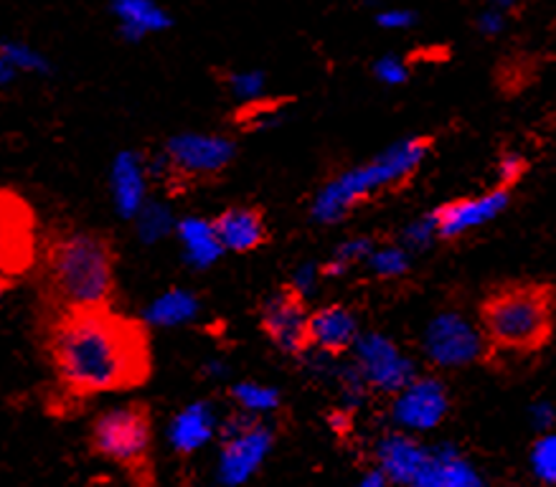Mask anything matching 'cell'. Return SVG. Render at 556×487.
<instances>
[{
  "label": "cell",
  "mask_w": 556,
  "mask_h": 487,
  "mask_svg": "<svg viewBox=\"0 0 556 487\" xmlns=\"http://www.w3.org/2000/svg\"><path fill=\"white\" fill-rule=\"evenodd\" d=\"M148 328L110 307L59 310L49 328V358L59 386L77 399L125 392L150 371Z\"/></svg>",
  "instance_id": "obj_1"
},
{
  "label": "cell",
  "mask_w": 556,
  "mask_h": 487,
  "mask_svg": "<svg viewBox=\"0 0 556 487\" xmlns=\"http://www.w3.org/2000/svg\"><path fill=\"white\" fill-rule=\"evenodd\" d=\"M115 249L100 231L72 229L49 244L43 282L59 310H100L115 297Z\"/></svg>",
  "instance_id": "obj_2"
},
{
  "label": "cell",
  "mask_w": 556,
  "mask_h": 487,
  "mask_svg": "<svg viewBox=\"0 0 556 487\" xmlns=\"http://www.w3.org/2000/svg\"><path fill=\"white\" fill-rule=\"evenodd\" d=\"M430 148V138H402L381 150L379 155H374L371 161L341 170L323 183L313 196V221L323 223V227H336V223L349 219L356 208L377 198L379 193L400 189L425 166Z\"/></svg>",
  "instance_id": "obj_3"
},
{
  "label": "cell",
  "mask_w": 556,
  "mask_h": 487,
  "mask_svg": "<svg viewBox=\"0 0 556 487\" xmlns=\"http://www.w3.org/2000/svg\"><path fill=\"white\" fill-rule=\"evenodd\" d=\"M480 331L488 348L526 356L544 348L554 331V297L546 284H508L491 292L480 307Z\"/></svg>",
  "instance_id": "obj_4"
},
{
  "label": "cell",
  "mask_w": 556,
  "mask_h": 487,
  "mask_svg": "<svg viewBox=\"0 0 556 487\" xmlns=\"http://www.w3.org/2000/svg\"><path fill=\"white\" fill-rule=\"evenodd\" d=\"M275 426L231 409L222 419L212 477L216 487H247L275 452Z\"/></svg>",
  "instance_id": "obj_5"
},
{
  "label": "cell",
  "mask_w": 556,
  "mask_h": 487,
  "mask_svg": "<svg viewBox=\"0 0 556 487\" xmlns=\"http://www.w3.org/2000/svg\"><path fill=\"white\" fill-rule=\"evenodd\" d=\"M92 452L125 470H146L153 452V419L142 403L110 407L89 430Z\"/></svg>",
  "instance_id": "obj_6"
},
{
  "label": "cell",
  "mask_w": 556,
  "mask_h": 487,
  "mask_svg": "<svg viewBox=\"0 0 556 487\" xmlns=\"http://www.w3.org/2000/svg\"><path fill=\"white\" fill-rule=\"evenodd\" d=\"M157 153L168 168V181H208L235 163L237 142L219 132L186 130L170 134Z\"/></svg>",
  "instance_id": "obj_7"
},
{
  "label": "cell",
  "mask_w": 556,
  "mask_h": 487,
  "mask_svg": "<svg viewBox=\"0 0 556 487\" xmlns=\"http://www.w3.org/2000/svg\"><path fill=\"white\" fill-rule=\"evenodd\" d=\"M349 358L368 392L379 396H394L417 376V363L412 361V356L404 354L394 338L379 331H361Z\"/></svg>",
  "instance_id": "obj_8"
},
{
  "label": "cell",
  "mask_w": 556,
  "mask_h": 487,
  "mask_svg": "<svg viewBox=\"0 0 556 487\" xmlns=\"http://www.w3.org/2000/svg\"><path fill=\"white\" fill-rule=\"evenodd\" d=\"M488 341L478 322L463 312L445 310L427 322L422 354L438 369H465L485 356Z\"/></svg>",
  "instance_id": "obj_9"
},
{
  "label": "cell",
  "mask_w": 556,
  "mask_h": 487,
  "mask_svg": "<svg viewBox=\"0 0 556 487\" xmlns=\"http://www.w3.org/2000/svg\"><path fill=\"white\" fill-rule=\"evenodd\" d=\"M450 392L438 376H417L407 386L400 388L392 396V407H389V419H392L394 430L417 434H430L440 430L442 422L450 416Z\"/></svg>",
  "instance_id": "obj_10"
},
{
  "label": "cell",
  "mask_w": 556,
  "mask_h": 487,
  "mask_svg": "<svg viewBox=\"0 0 556 487\" xmlns=\"http://www.w3.org/2000/svg\"><path fill=\"white\" fill-rule=\"evenodd\" d=\"M307 320H311V312L305 310V303L298 295H292L288 287L269 292L262 303V331L280 354L290 358H300L311 348Z\"/></svg>",
  "instance_id": "obj_11"
},
{
  "label": "cell",
  "mask_w": 556,
  "mask_h": 487,
  "mask_svg": "<svg viewBox=\"0 0 556 487\" xmlns=\"http://www.w3.org/2000/svg\"><path fill=\"white\" fill-rule=\"evenodd\" d=\"M508 206L510 189H503V185H495V189L478 193V196L447 201V204L432 208L438 236L442 242H455V239L470 234V231L493 223Z\"/></svg>",
  "instance_id": "obj_12"
},
{
  "label": "cell",
  "mask_w": 556,
  "mask_h": 487,
  "mask_svg": "<svg viewBox=\"0 0 556 487\" xmlns=\"http://www.w3.org/2000/svg\"><path fill=\"white\" fill-rule=\"evenodd\" d=\"M222 419L219 407L208 399H197L180 407L165 426V441H168L170 452L178 457H193L216 445Z\"/></svg>",
  "instance_id": "obj_13"
},
{
  "label": "cell",
  "mask_w": 556,
  "mask_h": 487,
  "mask_svg": "<svg viewBox=\"0 0 556 487\" xmlns=\"http://www.w3.org/2000/svg\"><path fill=\"white\" fill-rule=\"evenodd\" d=\"M150 168H148V155H142L140 150L125 148L112 157L110 174H108V189L112 208L119 219L132 221L142 206L150 198Z\"/></svg>",
  "instance_id": "obj_14"
},
{
  "label": "cell",
  "mask_w": 556,
  "mask_h": 487,
  "mask_svg": "<svg viewBox=\"0 0 556 487\" xmlns=\"http://www.w3.org/2000/svg\"><path fill=\"white\" fill-rule=\"evenodd\" d=\"M427 454H430V445H425L417 434L402 430L384 432L371 449L374 467L392 483V487H407L417 477Z\"/></svg>",
  "instance_id": "obj_15"
},
{
  "label": "cell",
  "mask_w": 556,
  "mask_h": 487,
  "mask_svg": "<svg viewBox=\"0 0 556 487\" xmlns=\"http://www.w3.org/2000/svg\"><path fill=\"white\" fill-rule=\"evenodd\" d=\"M407 487H488L483 470L453 441L430 445V454Z\"/></svg>",
  "instance_id": "obj_16"
},
{
  "label": "cell",
  "mask_w": 556,
  "mask_h": 487,
  "mask_svg": "<svg viewBox=\"0 0 556 487\" xmlns=\"http://www.w3.org/2000/svg\"><path fill=\"white\" fill-rule=\"evenodd\" d=\"M361 335L356 312L345 305H326L311 312L307 320V341L311 348L330 356H349L353 343Z\"/></svg>",
  "instance_id": "obj_17"
},
{
  "label": "cell",
  "mask_w": 556,
  "mask_h": 487,
  "mask_svg": "<svg viewBox=\"0 0 556 487\" xmlns=\"http://www.w3.org/2000/svg\"><path fill=\"white\" fill-rule=\"evenodd\" d=\"M117 34L127 43H142L150 36L168 31L173 16L157 0H108Z\"/></svg>",
  "instance_id": "obj_18"
},
{
  "label": "cell",
  "mask_w": 556,
  "mask_h": 487,
  "mask_svg": "<svg viewBox=\"0 0 556 487\" xmlns=\"http://www.w3.org/2000/svg\"><path fill=\"white\" fill-rule=\"evenodd\" d=\"M173 236H176L180 246V257H184V261L191 269H197V272H206V269L219 265V259L227 254L219 234H216L214 219H206V216H180Z\"/></svg>",
  "instance_id": "obj_19"
},
{
  "label": "cell",
  "mask_w": 556,
  "mask_h": 487,
  "mask_svg": "<svg viewBox=\"0 0 556 487\" xmlns=\"http://www.w3.org/2000/svg\"><path fill=\"white\" fill-rule=\"evenodd\" d=\"M214 227L227 254L257 252L267 242L265 216L254 206L224 208L219 216H214Z\"/></svg>",
  "instance_id": "obj_20"
},
{
  "label": "cell",
  "mask_w": 556,
  "mask_h": 487,
  "mask_svg": "<svg viewBox=\"0 0 556 487\" xmlns=\"http://www.w3.org/2000/svg\"><path fill=\"white\" fill-rule=\"evenodd\" d=\"M201 315V297L193 290L170 287L155 295L142 310V325L155 331H178L191 325Z\"/></svg>",
  "instance_id": "obj_21"
},
{
  "label": "cell",
  "mask_w": 556,
  "mask_h": 487,
  "mask_svg": "<svg viewBox=\"0 0 556 487\" xmlns=\"http://www.w3.org/2000/svg\"><path fill=\"white\" fill-rule=\"evenodd\" d=\"M229 401L235 403L237 411L250 414L254 419H269L277 414L282 407V394L280 388L273 384H262V381H235L229 386Z\"/></svg>",
  "instance_id": "obj_22"
},
{
  "label": "cell",
  "mask_w": 556,
  "mask_h": 487,
  "mask_svg": "<svg viewBox=\"0 0 556 487\" xmlns=\"http://www.w3.org/2000/svg\"><path fill=\"white\" fill-rule=\"evenodd\" d=\"M176 221L178 216L173 214V208L165 204V201H157L150 196L148 204L142 206L138 216L132 219L135 236L140 239V244L155 246L176 234Z\"/></svg>",
  "instance_id": "obj_23"
},
{
  "label": "cell",
  "mask_w": 556,
  "mask_h": 487,
  "mask_svg": "<svg viewBox=\"0 0 556 487\" xmlns=\"http://www.w3.org/2000/svg\"><path fill=\"white\" fill-rule=\"evenodd\" d=\"M374 246H377V242H374L371 236H349L345 242L336 246L330 259L320 267L323 277H326V280H341V277L349 274L353 267L364 265Z\"/></svg>",
  "instance_id": "obj_24"
},
{
  "label": "cell",
  "mask_w": 556,
  "mask_h": 487,
  "mask_svg": "<svg viewBox=\"0 0 556 487\" xmlns=\"http://www.w3.org/2000/svg\"><path fill=\"white\" fill-rule=\"evenodd\" d=\"M267 74L262 69H254V66H244V69H231L224 77V87L231 94V100L242 104V107H252V104H260L267 100Z\"/></svg>",
  "instance_id": "obj_25"
},
{
  "label": "cell",
  "mask_w": 556,
  "mask_h": 487,
  "mask_svg": "<svg viewBox=\"0 0 556 487\" xmlns=\"http://www.w3.org/2000/svg\"><path fill=\"white\" fill-rule=\"evenodd\" d=\"M0 54L9 59L13 66H16V69L21 72V77H24V74L26 77H49V74L54 72L51 59L26 41L3 39V43H0Z\"/></svg>",
  "instance_id": "obj_26"
},
{
  "label": "cell",
  "mask_w": 556,
  "mask_h": 487,
  "mask_svg": "<svg viewBox=\"0 0 556 487\" xmlns=\"http://www.w3.org/2000/svg\"><path fill=\"white\" fill-rule=\"evenodd\" d=\"M366 267L371 269V274H377L379 280H400L409 272L412 267V254L404 246L396 244H377L368 254Z\"/></svg>",
  "instance_id": "obj_27"
},
{
  "label": "cell",
  "mask_w": 556,
  "mask_h": 487,
  "mask_svg": "<svg viewBox=\"0 0 556 487\" xmlns=\"http://www.w3.org/2000/svg\"><path fill=\"white\" fill-rule=\"evenodd\" d=\"M529 470L536 483L556 487V430L541 432L529 449Z\"/></svg>",
  "instance_id": "obj_28"
},
{
  "label": "cell",
  "mask_w": 556,
  "mask_h": 487,
  "mask_svg": "<svg viewBox=\"0 0 556 487\" xmlns=\"http://www.w3.org/2000/svg\"><path fill=\"white\" fill-rule=\"evenodd\" d=\"M338 388V396H341V411L345 414H353V411L361 409L368 399V386L364 384V379H361V373L356 371V366L351 363V358H345L338 366L333 381H330Z\"/></svg>",
  "instance_id": "obj_29"
},
{
  "label": "cell",
  "mask_w": 556,
  "mask_h": 487,
  "mask_svg": "<svg viewBox=\"0 0 556 487\" xmlns=\"http://www.w3.org/2000/svg\"><path fill=\"white\" fill-rule=\"evenodd\" d=\"M21 229H24L21 208L16 204H3V198H0V267L13 254L21 252V246H26L21 244Z\"/></svg>",
  "instance_id": "obj_30"
},
{
  "label": "cell",
  "mask_w": 556,
  "mask_h": 487,
  "mask_svg": "<svg viewBox=\"0 0 556 487\" xmlns=\"http://www.w3.org/2000/svg\"><path fill=\"white\" fill-rule=\"evenodd\" d=\"M438 223H434V216L430 214H422L417 216V219H412L407 227L402 229L400 234V244L407 249L409 254H419L425 249H430V246L438 242Z\"/></svg>",
  "instance_id": "obj_31"
},
{
  "label": "cell",
  "mask_w": 556,
  "mask_h": 487,
  "mask_svg": "<svg viewBox=\"0 0 556 487\" xmlns=\"http://www.w3.org/2000/svg\"><path fill=\"white\" fill-rule=\"evenodd\" d=\"M374 79L384 87H404L412 77L409 62L400 54H384L379 56L371 66Z\"/></svg>",
  "instance_id": "obj_32"
},
{
  "label": "cell",
  "mask_w": 556,
  "mask_h": 487,
  "mask_svg": "<svg viewBox=\"0 0 556 487\" xmlns=\"http://www.w3.org/2000/svg\"><path fill=\"white\" fill-rule=\"evenodd\" d=\"M323 280H326V277H323L320 265H315V261H303V265L292 269L288 290L292 292V295H298L300 299H303V303H307V299L318 295Z\"/></svg>",
  "instance_id": "obj_33"
},
{
  "label": "cell",
  "mask_w": 556,
  "mask_h": 487,
  "mask_svg": "<svg viewBox=\"0 0 556 487\" xmlns=\"http://www.w3.org/2000/svg\"><path fill=\"white\" fill-rule=\"evenodd\" d=\"M374 21H377L379 28L392 34L412 31L419 24V13L415 9H404V5H389V9H379L374 13Z\"/></svg>",
  "instance_id": "obj_34"
},
{
  "label": "cell",
  "mask_w": 556,
  "mask_h": 487,
  "mask_svg": "<svg viewBox=\"0 0 556 487\" xmlns=\"http://www.w3.org/2000/svg\"><path fill=\"white\" fill-rule=\"evenodd\" d=\"M526 170H529V163H526L523 155L503 153L498 166H495V178H498V185H503V189H510V185L521 181Z\"/></svg>",
  "instance_id": "obj_35"
},
{
  "label": "cell",
  "mask_w": 556,
  "mask_h": 487,
  "mask_svg": "<svg viewBox=\"0 0 556 487\" xmlns=\"http://www.w3.org/2000/svg\"><path fill=\"white\" fill-rule=\"evenodd\" d=\"M506 13L501 9H493V5H485L483 11L476 16V31L483 36V39H495L506 31Z\"/></svg>",
  "instance_id": "obj_36"
},
{
  "label": "cell",
  "mask_w": 556,
  "mask_h": 487,
  "mask_svg": "<svg viewBox=\"0 0 556 487\" xmlns=\"http://www.w3.org/2000/svg\"><path fill=\"white\" fill-rule=\"evenodd\" d=\"M529 422L539 434L556 430V403L548 399H539L529 407Z\"/></svg>",
  "instance_id": "obj_37"
},
{
  "label": "cell",
  "mask_w": 556,
  "mask_h": 487,
  "mask_svg": "<svg viewBox=\"0 0 556 487\" xmlns=\"http://www.w3.org/2000/svg\"><path fill=\"white\" fill-rule=\"evenodd\" d=\"M201 376H204L206 381H224L229 376V363L224 361V358H206L204 363H201Z\"/></svg>",
  "instance_id": "obj_38"
},
{
  "label": "cell",
  "mask_w": 556,
  "mask_h": 487,
  "mask_svg": "<svg viewBox=\"0 0 556 487\" xmlns=\"http://www.w3.org/2000/svg\"><path fill=\"white\" fill-rule=\"evenodd\" d=\"M351 487H392V483L381 475V472L377 467H368L361 472V475L356 477V483H353Z\"/></svg>",
  "instance_id": "obj_39"
},
{
  "label": "cell",
  "mask_w": 556,
  "mask_h": 487,
  "mask_svg": "<svg viewBox=\"0 0 556 487\" xmlns=\"http://www.w3.org/2000/svg\"><path fill=\"white\" fill-rule=\"evenodd\" d=\"M18 79H21V72L9 62V59L0 54V89H11Z\"/></svg>",
  "instance_id": "obj_40"
},
{
  "label": "cell",
  "mask_w": 556,
  "mask_h": 487,
  "mask_svg": "<svg viewBox=\"0 0 556 487\" xmlns=\"http://www.w3.org/2000/svg\"><path fill=\"white\" fill-rule=\"evenodd\" d=\"M488 5H493V9H501L503 13L514 11L516 5H521V0H488Z\"/></svg>",
  "instance_id": "obj_41"
},
{
  "label": "cell",
  "mask_w": 556,
  "mask_h": 487,
  "mask_svg": "<svg viewBox=\"0 0 556 487\" xmlns=\"http://www.w3.org/2000/svg\"><path fill=\"white\" fill-rule=\"evenodd\" d=\"M5 292H9V282H5V277H3V274H0V307H3Z\"/></svg>",
  "instance_id": "obj_42"
},
{
  "label": "cell",
  "mask_w": 556,
  "mask_h": 487,
  "mask_svg": "<svg viewBox=\"0 0 556 487\" xmlns=\"http://www.w3.org/2000/svg\"><path fill=\"white\" fill-rule=\"evenodd\" d=\"M0 43H3V39H0Z\"/></svg>",
  "instance_id": "obj_43"
}]
</instances>
